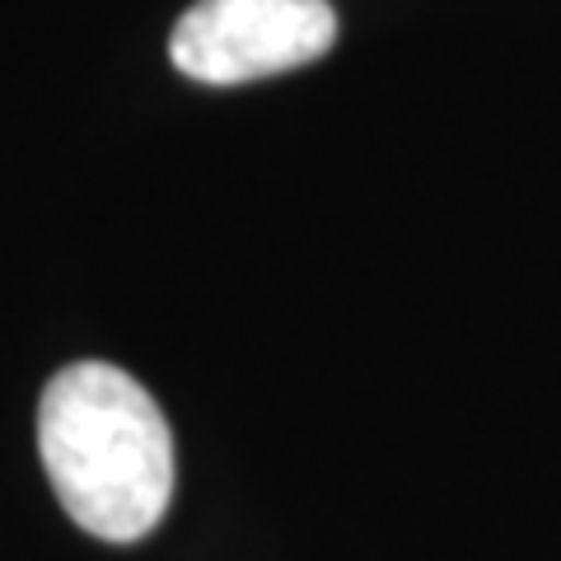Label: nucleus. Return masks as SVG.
I'll return each mask as SVG.
<instances>
[{"label": "nucleus", "instance_id": "1", "mask_svg": "<svg viewBox=\"0 0 561 561\" xmlns=\"http://www.w3.org/2000/svg\"><path fill=\"white\" fill-rule=\"evenodd\" d=\"M38 454L51 491L84 534L136 542L173 501V435L150 389L108 360H76L47 379Z\"/></svg>", "mask_w": 561, "mask_h": 561}, {"label": "nucleus", "instance_id": "2", "mask_svg": "<svg viewBox=\"0 0 561 561\" xmlns=\"http://www.w3.org/2000/svg\"><path fill=\"white\" fill-rule=\"evenodd\" d=\"M332 43L328 0H197L169 33V61L202 84H249L319 61Z\"/></svg>", "mask_w": 561, "mask_h": 561}]
</instances>
